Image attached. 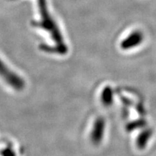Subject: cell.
<instances>
[{
    "label": "cell",
    "mask_w": 156,
    "mask_h": 156,
    "mask_svg": "<svg viewBox=\"0 0 156 156\" xmlns=\"http://www.w3.org/2000/svg\"><path fill=\"white\" fill-rule=\"evenodd\" d=\"M38 6L41 16L40 20L34 22L32 24L34 27L40 28L48 31L55 44V46L53 47L44 46L43 48L46 50L52 51V52L55 51L60 54H65L68 51L67 45L64 41L62 33L58 28L57 24L48 11L47 2L46 0H38Z\"/></svg>",
    "instance_id": "cell-1"
},
{
    "label": "cell",
    "mask_w": 156,
    "mask_h": 156,
    "mask_svg": "<svg viewBox=\"0 0 156 156\" xmlns=\"http://www.w3.org/2000/svg\"><path fill=\"white\" fill-rule=\"evenodd\" d=\"M0 77L15 90H22L25 87L24 80L15 73L0 58Z\"/></svg>",
    "instance_id": "cell-2"
},
{
    "label": "cell",
    "mask_w": 156,
    "mask_h": 156,
    "mask_svg": "<svg viewBox=\"0 0 156 156\" xmlns=\"http://www.w3.org/2000/svg\"><path fill=\"white\" fill-rule=\"evenodd\" d=\"M143 40V35L140 31H134L121 43V48L124 50L131 49L140 45Z\"/></svg>",
    "instance_id": "cell-3"
},
{
    "label": "cell",
    "mask_w": 156,
    "mask_h": 156,
    "mask_svg": "<svg viewBox=\"0 0 156 156\" xmlns=\"http://www.w3.org/2000/svg\"><path fill=\"white\" fill-rule=\"evenodd\" d=\"M105 130V122L102 118L97 119L95 121L93 129L91 132L90 138L93 143L97 145L101 142L103 139V133Z\"/></svg>",
    "instance_id": "cell-4"
},
{
    "label": "cell",
    "mask_w": 156,
    "mask_h": 156,
    "mask_svg": "<svg viewBox=\"0 0 156 156\" xmlns=\"http://www.w3.org/2000/svg\"><path fill=\"white\" fill-rule=\"evenodd\" d=\"M152 136V131L151 129H145L138 136L136 140V145L140 149H143L147 145V142Z\"/></svg>",
    "instance_id": "cell-5"
},
{
    "label": "cell",
    "mask_w": 156,
    "mask_h": 156,
    "mask_svg": "<svg viewBox=\"0 0 156 156\" xmlns=\"http://www.w3.org/2000/svg\"><path fill=\"white\" fill-rule=\"evenodd\" d=\"M101 101L105 106H108L112 105L113 102V91L110 87L107 86L103 90L101 94Z\"/></svg>",
    "instance_id": "cell-6"
},
{
    "label": "cell",
    "mask_w": 156,
    "mask_h": 156,
    "mask_svg": "<svg viewBox=\"0 0 156 156\" xmlns=\"http://www.w3.org/2000/svg\"><path fill=\"white\" fill-rule=\"evenodd\" d=\"M2 155H15V153L13 152V151L12 149H10V148H5V149H4L2 152L1 153Z\"/></svg>",
    "instance_id": "cell-7"
}]
</instances>
